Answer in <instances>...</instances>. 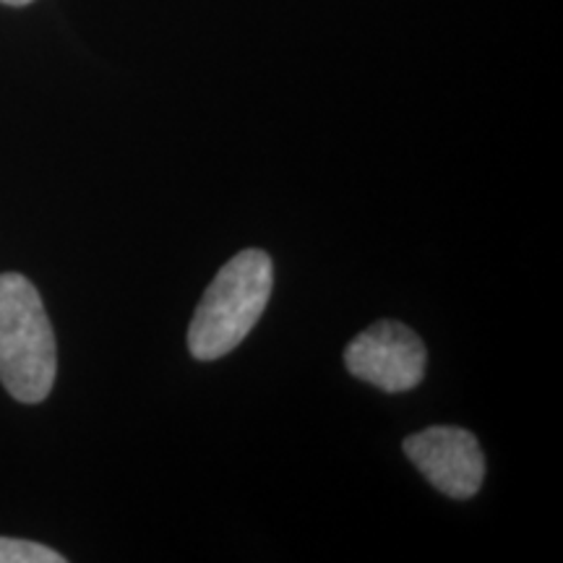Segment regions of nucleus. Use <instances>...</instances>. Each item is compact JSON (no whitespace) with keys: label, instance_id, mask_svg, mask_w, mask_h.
<instances>
[{"label":"nucleus","instance_id":"obj_5","mask_svg":"<svg viewBox=\"0 0 563 563\" xmlns=\"http://www.w3.org/2000/svg\"><path fill=\"white\" fill-rule=\"evenodd\" d=\"M60 553L53 548L32 543V540L0 538V563H63Z\"/></svg>","mask_w":563,"mask_h":563},{"label":"nucleus","instance_id":"obj_3","mask_svg":"<svg viewBox=\"0 0 563 563\" xmlns=\"http://www.w3.org/2000/svg\"><path fill=\"white\" fill-rule=\"evenodd\" d=\"M344 365L355 378L376 389L410 391L426 378V344L399 321H378L365 329L344 350Z\"/></svg>","mask_w":563,"mask_h":563},{"label":"nucleus","instance_id":"obj_6","mask_svg":"<svg viewBox=\"0 0 563 563\" xmlns=\"http://www.w3.org/2000/svg\"><path fill=\"white\" fill-rule=\"evenodd\" d=\"M0 3H5V5H30L32 0H0Z\"/></svg>","mask_w":563,"mask_h":563},{"label":"nucleus","instance_id":"obj_1","mask_svg":"<svg viewBox=\"0 0 563 563\" xmlns=\"http://www.w3.org/2000/svg\"><path fill=\"white\" fill-rule=\"evenodd\" d=\"M269 253L249 249L232 256L211 279L188 327V350L196 361H220L256 327L272 298Z\"/></svg>","mask_w":563,"mask_h":563},{"label":"nucleus","instance_id":"obj_4","mask_svg":"<svg viewBox=\"0 0 563 563\" xmlns=\"http://www.w3.org/2000/svg\"><path fill=\"white\" fill-rule=\"evenodd\" d=\"M405 454L420 475L449 498H473L485 481V456L470 431L433 426L405 439Z\"/></svg>","mask_w":563,"mask_h":563},{"label":"nucleus","instance_id":"obj_2","mask_svg":"<svg viewBox=\"0 0 563 563\" xmlns=\"http://www.w3.org/2000/svg\"><path fill=\"white\" fill-rule=\"evenodd\" d=\"M55 373V334L37 287L16 272L0 274V384L19 402L37 405Z\"/></svg>","mask_w":563,"mask_h":563}]
</instances>
